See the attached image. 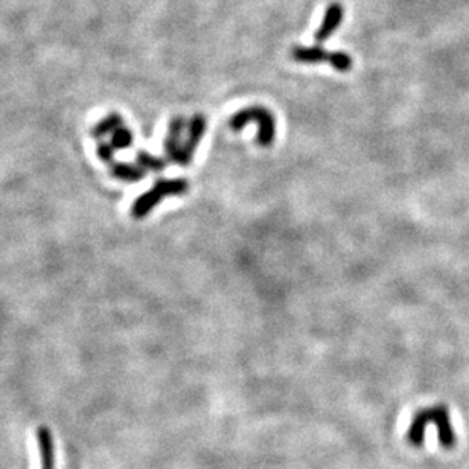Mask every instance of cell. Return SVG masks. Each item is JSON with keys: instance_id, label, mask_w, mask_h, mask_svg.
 Returning a JSON list of instances; mask_svg holds the SVG:
<instances>
[{"instance_id": "obj_13", "label": "cell", "mask_w": 469, "mask_h": 469, "mask_svg": "<svg viewBox=\"0 0 469 469\" xmlns=\"http://www.w3.org/2000/svg\"><path fill=\"white\" fill-rule=\"evenodd\" d=\"M131 144H132V132L128 128L119 127L116 131L113 132V148L114 149L127 148Z\"/></svg>"}, {"instance_id": "obj_9", "label": "cell", "mask_w": 469, "mask_h": 469, "mask_svg": "<svg viewBox=\"0 0 469 469\" xmlns=\"http://www.w3.org/2000/svg\"><path fill=\"white\" fill-rule=\"evenodd\" d=\"M113 175H116L121 180L127 182H137L145 177V170H142L139 165H125L119 163L113 168Z\"/></svg>"}, {"instance_id": "obj_5", "label": "cell", "mask_w": 469, "mask_h": 469, "mask_svg": "<svg viewBox=\"0 0 469 469\" xmlns=\"http://www.w3.org/2000/svg\"><path fill=\"white\" fill-rule=\"evenodd\" d=\"M186 127H188V121H186L183 116H177L171 121L170 131H168V136L165 140V151L168 156V161L172 163H177V161H179V154L183 147L180 144V137Z\"/></svg>"}, {"instance_id": "obj_11", "label": "cell", "mask_w": 469, "mask_h": 469, "mask_svg": "<svg viewBox=\"0 0 469 469\" xmlns=\"http://www.w3.org/2000/svg\"><path fill=\"white\" fill-rule=\"evenodd\" d=\"M137 165L142 168V170H151V171H163L166 168L165 161L148 154L145 151H140L137 154Z\"/></svg>"}, {"instance_id": "obj_10", "label": "cell", "mask_w": 469, "mask_h": 469, "mask_svg": "<svg viewBox=\"0 0 469 469\" xmlns=\"http://www.w3.org/2000/svg\"><path fill=\"white\" fill-rule=\"evenodd\" d=\"M119 127H122V118L116 113H111L109 118L101 121L98 125L93 128V135L96 137H100V136L107 135V132H114Z\"/></svg>"}, {"instance_id": "obj_12", "label": "cell", "mask_w": 469, "mask_h": 469, "mask_svg": "<svg viewBox=\"0 0 469 469\" xmlns=\"http://www.w3.org/2000/svg\"><path fill=\"white\" fill-rule=\"evenodd\" d=\"M329 64L335 70H339V72H349V70L352 69L353 61H352V57L346 54V52L339 50V52H331Z\"/></svg>"}, {"instance_id": "obj_6", "label": "cell", "mask_w": 469, "mask_h": 469, "mask_svg": "<svg viewBox=\"0 0 469 469\" xmlns=\"http://www.w3.org/2000/svg\"><path fill=\"white\" fill-rule=\"evenodd\" d=\"M343 15H344V10L340 4L329 5V8L326 10L325 19L320 25V28L317 29L314 35V40L317 44H322L325 40L329 39V35H332L335 31H337V28L343 20Z\"/></svg>"}, {"instance_id": "obj_7", "label": "cell", "mask_w": 469, "mask_h": 469, "mask_svg": "<svg viewBox=\"0 0 469 469\" xmlns=\"http://www.w3.org/2000/svg\"><path fill=\"white\" fill-rule=\"evenodd\" d=\"M37 444L40 449L41 469H55V445L48 427H39Z\"/></svg>"}, {"instance_id": "obj_3", "label": "cell", "mask_w": 469, "mask_h": 469, "mask_svg": "<svg viewBox=\"0 0 469 469\" xmlns=\"http://www.w3.org/2000/svg\"><path fill=\"white\" fill-rule=\"evenodd\" d=\"M189 191V183L184 179H172V180H158L153 186V189L145 192L144 196H140L135 205H132V217L135 218H144L149 212H151L158 203H161L165 197L170 196H183Z\"/></svg>"}, {"instance_id": "obj_14", "label": "cell", "mask_w": 469, "mask_h": 469, "mask_svg": "<svg viewBox=\"0 0 469 469\" xmlns=\"http://www.w3.org/2000/svg\"><path fill=\"white\" fill-rule=\"evenodd\" d=\"M113 151L114 149L109 145H100V157L104 158V161H107L110 162L111 161V156H113Z\"/></svg>"}, {"instance_id": "obj_2", "label": "cell", "mask_w": 469, "mask_h": 469, "mask_svg": "<svg viewBox=\"0 0 469 469\" xmlns=\"http://www.w3.org/2000/svg\"><path fill=\"white\" fill-rule=\"evenodd\" d=\"M249 122L258 123V136L256 142L261 147H271L276 139V118L274 114L265 107L253 105L240 111H236L229 121V125L233 131H241L244 127L249 125Z\"/></svg>"}, {"instance_id": "obj_1", "label": "cell", "mask_w": 469, "mask_h": 469, "mask_svg": "<svg viewBox=\"0 0 469 469\" xmlns=\"http://www.w3.org/2000/svg\"><path fill=\"white\" fill-rule=\"evenodd\" d=\"M433 423L437 428L439 444L445 449H453L457 444V436L453 426H451L449 412L445 404H436L430 409L419 410L414 414L410 423V428L407 431V439H409L413 447H422L423 439H426L427 427Z\"/></svg>"}, {"instance_id": "obj_8", "label": "cell", "mask_w": 469, "mask_h": 469, "mask_svg": "<svg viewBox=\"0 0 469 469\" xmlns=\"http://www.w3.org/2000/svg\"><path fill=\"white\" fill-rule=\"evenodd\" d=\"M291 57H293V60L299 61V63L315 64V63H322V61H329L331 52L323 49L320 44H317V46H313V48L299 46L291 50Z\"/></svg>"}, {"instance_id": "obj_4", "label": "cell", "mask_w": 469, "mask_h": 469, "mask_svg": "<svg viewBox=\"0 0 469 469\" xmlns=\"http://www.w3.org/2000/svg\"><path fill=\"white\" fill-rule=\"evenodd\" d=\"M206 128H208V121L203 114H196V116L191 118V121L188 122V139H186V142L182 147L177 165L180 166L191 165L192 157L196 154V149L203 140V136H205Z\"/></svg>"}]
</instances>
